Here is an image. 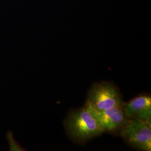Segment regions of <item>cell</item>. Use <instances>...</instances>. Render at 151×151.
<instances>
[{
    "label": "cell",
    "instance_id": "cell-1",
    "mask_svg": "<svg viewBox=\"0 0 151 151\" xmlns=\"http://www.w3.org/2000/svg\"><path fill=\"white\" fill-rule=\"evenodd\" d=\"M65 124L68 134L80 142L89 140L104 132L91 109L86 104L80 109L70 111Z\"/></svg>",
    "mask_w": 151,
    "mask_h": 151
},
{
    "label": "cell",
    "instance_id": "cell-2",
    "mask_svg": "<svg viewBox=\"0 0 151 151\" xmlns=\"http://www.w3.org/2000/svg\"><path fill=\"white\" fill-rule=\"evenodd\" d=\"M123 103L118 88L110 83L102 82L91 87L86 104L94 110L103 111L122 107Z\"/></svg>",
    "mask_w": 151,
    "mask_h": 151
},
{
    "label": "cell",
    "instance_id": "cell-3",
    "mask_svg": "<svg viewBox=\"0 0 151 151\" xmlns=\"http://www.w3.org/2000/svg\"><path fill=\"white\" fill-rule=\"evenodd\" d=\"M120 135L128 143L136 148L151 151V122L128 118L120 129Z\"/></svg>",
    "mask_w": 151,
    "mask_h": 151
},
{
    "label": "cell",
    "instance_id": "cell-4",
    "mask_svg": "<svg viewBox=\"0 0 151 151\" xmlns=\"http://www.w3.org/2000/svg\"><path fill=\"white\" fill-rule=\"evenodd\" d=\"M91 109L104 132H114L121 129L128 119L124 114L122 106L103 111L96 110L91 108Z\"/></svg>",
    "mask_w": 151,
    "mask_h": 151
},
{
    "label": "cell",
    "instance_id": "cell-5",
    "mask_svg": "<svg viewBox=\"0 0 151 151\" xmlns=\"http://www.w3.org/2000/svg\"><path fill=\"white\" fill-rule=\"evenodd\" d=\"M122 109L127 118L151 122V96L142 95L123 103Z\"/></svg>",
    "mask_w": 151,
    "mask_h": 151
}]
</instances>
